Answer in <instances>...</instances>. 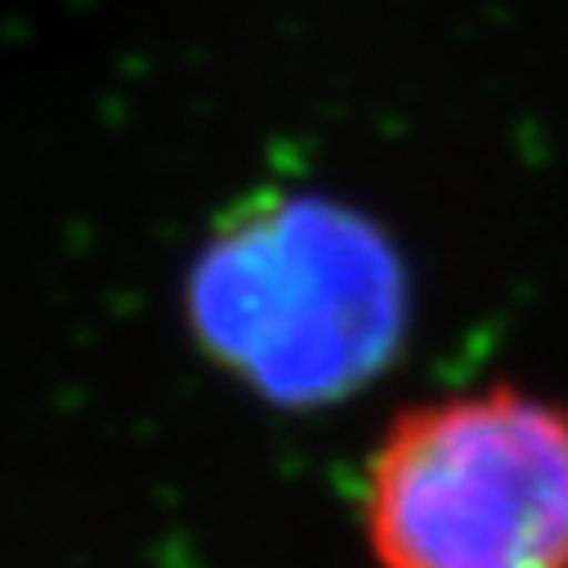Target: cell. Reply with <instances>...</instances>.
I'll return each instance as SVG.
<instances>
[{"mask_svg":"<svg viewBox=\"0 0 568 568\" xmlns=\"http://www.w3.org/2000/svg\"><path fill=\"white\" fill-rule=\"evenodd\" d=\"M189 318L202 349L282 407H318L398 349L407 277L389 237L327 197H268L197 255Z\"/></svg>","mask_w":568,"mask_h":568,"instance_id":"cell-1","label":"cell"},{"mask_svg":"<svg viewBox=\"0 0 568 568\" xmlns=\"http://www.w3.org/2000/svg\"><path fill=\"white\" fill-rule=\"evenodd\" d=\"M363 528L381 568H568V412L515 385L403 412Z\"/></svg>","mask_w":568,"mask_h":568,"instance_id":"cell-2","label":"cell"}]
</instances>
